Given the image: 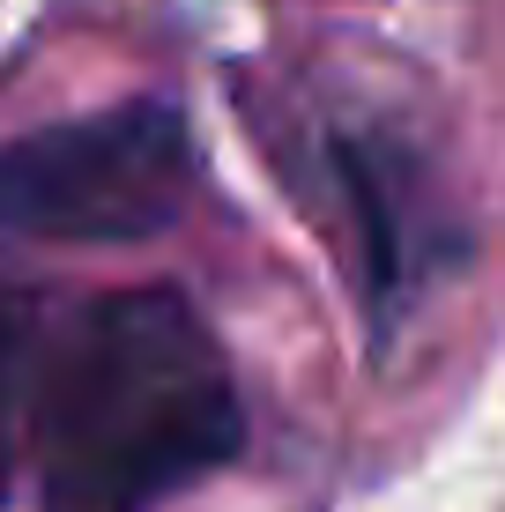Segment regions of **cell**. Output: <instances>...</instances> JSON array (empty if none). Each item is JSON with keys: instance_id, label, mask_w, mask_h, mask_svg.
Instances as JSON below:
<instances>
[{"instance_id": "277c9868", "label": "cell", "mask_w": 505, "mask_h": 512, "mask_svg": "<svg viewBox=\"0 0 505 512\" xmlns=\"http://www.w3.org/2000/svg\"><path fill=\"white\" fill-rule=\"evenodd\" d=\"M52 320V297L30 282H0V505H8L15 461H23L30 423V379H38V342Z\"/></svg>"}, {"instance_id": "3957f363", "label": "cell", "mask_w": 505, "mask_h": 512, "mask_svg": "<svg viewBox=\"0 0 505 512\" xmlns=\"http://www.w3.org/2000/svg\"><path fill=\"white\" fill-rule=\"evenodd\" d=\"M201 186L194 127L171 97H127L0 141V253L8 245H142Z\"/></svg>"}, {"instance_id": "7a4b0ae2", "label": "cell", "mask_w": 505, "mask_h": 512, "mask_svg": "<svg viewBox=\"0 0 505 512\" xmlns=\"http://www.w3.org/2000/svg\"><path fill=\"white\" fill-rule=\"evenodd\" d=\"M290 179L335 231V253H350V282L379 349L424 312L439 282L468 268V216L402 119L305 112L290 134Z\"/></svg>"}, {"instance_id": "6da1fadb", "label": "cell", "mask_w": 505, "mask_h": 512, "mask_svg": "<svg viewBox=\"0 0 505 512\" xmlns=\"http://www.w3.org/2000/svg\"><path fill=\"white\" fill-rule=\"evenodd\" d=\"M23 446L45 512H156L246 453V401L201 305L142 282L45 320Z\"/></svg>"}]
</instances>
